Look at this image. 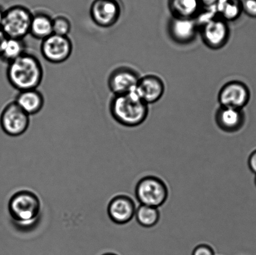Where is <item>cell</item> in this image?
<instances>
[{
	"instance_id": "1",
	"label": "cell",
	"mask_w": 256,
	"mask_h": 255,
	"mask_svg": "<svg viewBox=\"0 0 256 255\" xmlns=\"http://www.w3.org/2000/svg\"><path fill=\"white\" fill-rule=\"evenodd\" d=\"M8 211L12 224L18 231L28 232L36 228L42 216V205L34 192L21 191L10 199Z\"/></svg>"
},
{
	"instance_id": "2",
	"label": "cell",
	"mask_w": 256,
	"mask_h": 255,
	"mask_svg": "<svg viewBox=\"0 0 256 255\" xmlns=\"http://www.w3.org/2000/svg\"><path fill=\"white\" fill-rule=\"evenodd\" d=\"M44 76V67L38 57L26 52L10 62L6 70L8 81L19 92L37 89Z\"/></svg>"
},
{
	"instance_id": "3",
	"label": "cell",
	"mask_w": 256,
	"mask_h": 255,
	"mask_svg": "<svg viewBox=\"0 0 256 255\" xmlns=\"http://www.w3.org/2000/svg\"><path fill=\"white\" fill-rule=\"evenodd\" d=\"M109 110L118 123L125 127H134L146 121L149 107L134 91L114 96L110 102Z\"/></svg>"
},
{
	"instance_id": "4",
	"label": "cell",
	"mask_w": 256,
	"mask_h": 255,
	"mask_svg": "<svg viewBox=\"0 0 256 255\" xmlns=\"http://www.w3.org/2000/svg\"><path fill=\"white\" fill-rule=\"evenodd\" d=\"M135 195L140 205L159 208L166 202L169 191L162 180L156 176H148L138 182Z\"/></svg>"
},
{
	"instance_id": "5",
	"label": "cell",
	"mask_w": 256,
	"mask_h": 255,
	"mask_svg": "<svg viewBox=\"0 0 256 255\" xmlns=\"http://www.w3.org/2000/svg\"><path fill=\"white\" fill-rule=\"evenodd\" d=\"M32 11L22 5H15L4 11L0 28L8 37L24 39L30 34Z\"/></svg>"
},
{
	"instance_id": "6",
	"label": "cell",
	"mask_w": 256,
	"mask_h": 255,
	"mask_svg": "<svg viewBox=\"0 0 256 255\" xmlns=\"http://www.w3.org/2000/svg\"><path fill=\"white\" fill-rule=\"evenodd\" d=\"M30 124V116L14 101L4 107L0 116L2 129L10 136H22L28 129Z\"/></svg>"
},
{
	"instance_id": "7",
	"label": "cell",
	"mask_w": 256,
	"mask_h": 255,
	"mask_svg": "<svg viewBox=\"0 0 256 255\" xmlns=\"http://www.w3.org/2000/svg\"><path fill=\"white\" fill-rule=\"evenodd\" d=\"M74 45L68 36L52 33L42 41L40 51L47 61L60 64L66 61L71 56Z\"/></svg>"
},
{
	"instance_id": "8",
	"label": "cell",
	"mask_w": 256,
	"mask_h": 255,
	"mask_svg": "<svg viewBox=\"0 0 256 255\" xmlns=\"http://www.w3.org/2000/svg\"><path fill=\"white\" fill-rule=\"evenodd\" d=\"M90 17L96 26L108 28L119 21L122 7L117 0H94L90 9Z\"/></svg>"
},
{
	"instance_id": "9",
	"label": "cell",
	"mask_w": 256,
	"mask_h": 255,
	"mask_svg": "<svg viewBox=\"0 0 256 255\" xmlns=\"http://www.w3.org/2000/svg\"><path fill=\"white\" fill-rule=\"evenodd\" d=\"M203 42L210 49H219L226 44L230 38V27L226 21L215 17L200 27Z\"/></svg>"
},
{
	"instance_id": "10",
	"label": "cell",
	"mask_w": 256,
	"mask_h": 255,
	"mask_svg": "<svg viewBox=\"0 0 256 255\" xmlns=\"http://www.w3.org/2000/svg\"><path fill=\"white\" fill-rule=\"evenodd\" d=\"M250 98V92L246 85L240 81L228 82L220 89L218 101L220 107L242 110Z\"/></svg>"
},
{
	"instance_id": "11",
	"label": "cell",
	"mask_w": 256,
	"mask_h": 255,
	"mask_svg": "<svg viewBox=\"0 0 256 255\" xmlns=\"http://www.w3.org/2000/svg\"><path fill=\"white\" fill-rule=\"evenodd\" d=\"M140 77L130 67H118L109 75L108 86L114 96L134 92Z\"/></svg>"
},
{
	"instance_id": "12",
	"label": "cell",
	"mask_w": 256,
	"mask_h": 255,
	"mask_svg": "<svg viewBox=\"0 0 256 255\" xmlns=\"http://www.w3.org/2000/svg\"><path fill=\"white\" fill-rule=\"evenodd\" d=\"M136 207L134 201L130 197L120 195L114 197L108 207L110 219L118 225H124L135 216Z\"/></svg>"
},
{
	"instance_id": "13",
	"label": "cell",
	"mask_w": 256,
	"mask_h": 255,
	"mask_svg": "<svg viewBox=\"0 0 256 255\" xmlns=\"http://www.w3.org/2000/svg\"><path fill=\"white\" fill-rule=\"evenodd\" d=\"M200 27L195 19L173 17L169 24V32L173 41L186 44L194 41Z\"/></svg>"
},
{
	"instance_id": "14",
	"label": "cell",
	"mask_w": 256,
	"mask_h": 255,
	"mask_svg": "<svg viewBox=\"0 0 256 255\" xmlns=\"http://www.w3.org/2000/svg\"><path fill=\"white\" fill-rule=\"evenodd\" d=\"M164 82L160 77L147 75L140 77L134 92L147 104L159 101L164 93Z\"/></svg>"
},
{
	"instance_id": "15",
	"label": "cell",
	"mask_w": 256,
	"mask_h": 255,
	"mask_svg": "<svg viewBox=\"0 0 256 255\" xmlns=\"http://www.w3.org/2000/svg\"><path fill=\"white\" fill-rule=\"evenodd\" d=\"M216 122L222 131L234 133L240 131L244 123L242 110L220 107L216 114Z\"/></svg>"
},
{
	"instance_id": "16",
	"label": "cell",
	"mask_w": 256,
	"mask_h": 255,
	"mask_svg": "<svg viewBox=\"0 0 256 255\" xmlns=\"http://www.w3.org/2000/svg\"><path fill=\"white\" fill-rule=\"evenodd\" d=\"M14 101L30 116L39 113L44 104V95L37 89L20 91Z\"/></svg>"
},
{
	"instance_id": "17",
	"label": "cell",
	"mask_w": 256,
	"mask_h": 255,
	"mask_svg": "<svg viewBox=\"0 0 256 255\" xmlns=\"http://www.w3.org/2000/svg\"><path fill=\"white\" fill-rule=\"evenodd\" d=\"M52 19L45 12H38L32 14L30 34L34 38L44 40L54 33Z\"/></svg>"
},
{
	"instance_id": "18",
	"label": "cell",
	"mask_w": 256,
	"mask_h": 255,
	"mask_svg": "<svg viewBox=\"0 0 256 255\" xmlns=\"http://www.w3.org/2000/svg\"><path fill=\"white\" fill-rule=\"evenodd\" d=\"M170 10L173 17L194 19L199 14L200 0H170Z\"/></svg>"
},
{
	"instance_id": "19",
	"label": "cell",
	"mask_w": 256,
	"mask_h": 255,
	"mask_svg": "<svg viewBox=\"0 0 256 255\" xmlns=\"http://www.w3.org/2000/svg\"><path fill=\"white\" fill-rule=\"evenodd\" d=\"M26 52V43L24 39L7 37L2 47L0 58L4 62L10 63L18 58Z\"/></svg>"
},
{
	"instance_id": "20",
	"label": "cell",
	"mask_w": 256,
	"mask_h": 255,
	"mask_svg": "<svg viewBox=\"0 0 256 255\" xmlns=\"http://www.w3.org/2000/svg\"><path fill=\"white\" fill-rule=\"evenodd\" d=\"M216 11L226 21H235L242 12V2L239 0H218Z\"/></svg>"
},
{
	"instance_id": "21",
	"label": "cell",
	"mask_w": 256,
	"mask_h": 255,
	"mask_svg": "<svg viewBox=\"0 0 256 255\" xmlns=\"http://www.w3.org/2000/svg\"><path fill=\"white\" fill-rule=\"evenodd\" d=\"M135 217L140 226L144 228H152L159 222L160 213L156 207L140 204L136 211Z\"/></svg>"
},
{
	"instance_id": "22",
	"label": "cell",
	"mask_w": 256,
	"mask_h": 255,
	"mask_svg": "<svg viewBox=\"0 0 256 255\" xmlns=\"http://www.w3.org/2000/svg\"><path fill=\"white\" fill-rule=\"evenodd\" d=\"M72 27V22L66 16H58L52 19V31L54 34L68 36Z\"/></svg>"
},
{
	"instance_id": "23",
	"label": "cell",
	"mask_w": 256,
	"mask_h": 255,
	"mask_svg": "<svg viewBox=\"0 0 256 255\" xmlns=\"http://www.w3.org/2000/svg\"><path fill=\"white\" fill-rule=\"evenodd\" d=\"M242 11L248 16L256 17V0H244L242 2Z\"/></svg>"
},
{
	"instance_id": "24",
	"label": "cell",
	"mask_w": 256,
	"mask_h": 255,
	"mask_svg": "<svg viewBox=\"0 0 256 255\" xmlns=\"http://www.w3.org/2000/svg\"><path fill=\"white\" fill-rule=\"evenodd\" d=\"M192 255H215L214 250L207 244H200L195 247Z\"/></svg>"
},
{
	"instance_id": "25",
	"label": "cell",
	"mask_w": 256,
	"mask_h": 255,
	"mask_svg": "<svg viewBox=\"0 0 256 255\" xmlns=\"http://www.w3.org/2000/svg\"><path fill=\"white\" fill-rule=\"evenodd\" d=\"M248 166L250 171L256 175V150L250 155L248 159Z\"/></svg>"
},
{
	"instance_id": "26",
	"label": "cell",
	"mask_w": 256,
	"mask_h": 255,
	"mask_svg": "<svg viewBox=\"0 0 256 255\" xmlns=\"http://www.w3.org/2000/svg\"><path fill=\"white\" fill-rule=\"evenodd\" d=\"M7 37L6 34H5L4 32L0 28V55H1L2 47H4V42L6 41Z\"/></svg>"
},
{
	"instance_id": "27",
	"label": "cell",
	"mask_w": 256,
	"mask_h": 255,
	"mask_svg": "<svg viewBox=\"0 0 256 255\" xmlns=\"http://www.w3.org/2000/svg\"><path fill=\"white\" fill-rule=\"evenodd\" d=\"M4 11L2 10V7L0 6V27L2 24V19H4Z\"/></svg>"
},
{
	"instance_id": "28",
	"label": "cell",
	"mask_w": 256,
	"mask_h": 255,
	"mask_svg": "<svg viewBox=\"0 0 256 255\" xmlns=\"http://www.w3.org/2000/svg\"><path fill=\"white\" fill-rule=\"evenodd\" d=\"M102 255H118L115 254H112V253H108V254H104Z\"/></svg>"
},
{
	"instance_id": "29",
	"label": "cell",
	"mask_w": 256,
	"mask_h": 255,
	"mask_svg": "<svg viewBox=\"0 0 256 255\" xmlns=\"http://www.w3.org/2000/svg\"><path fill=\"white\" fill-rule=\"evenodd\" d=\"M255 184L256 185V178H255Z\"/></svg>"
}]
</instances>
